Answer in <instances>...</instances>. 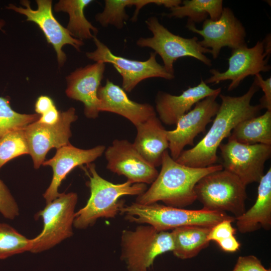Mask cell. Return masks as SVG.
Instances as JSON below:
<instances>
[{
	"label": "cell",
	"instance_id": "cell-1",
	"mask_svg": "<svg viewBox=\"0 0 271 271\" xmlns=\"http://www.w3.org/2000/svg\"><path fill=\"white\" fill-rule=\"evenodd\" d=\"M259 89L253 82L247 91L241 96L219 94L221 103L210 129L196 146L183 151L175 161L192 168L213 165L217 161V151L222 140L230 136L238 123L258 116L262 109L260 104L253 105L250 103Z\"/></svg>",
	"mask_w": 271,
	"mask_h": 271
},
{
	"label": "cell",
	"instance_id": "cell-2",
	"mask_svg": "<svg viewBox=\"0 0 271 271\" xmlns=\"http://www.w3.org/2000/svg\"><path fill=\"white\" fill-rule=\"evenodd\" d=\"M161 166L157 177L148 190L138 196L136 203L162 201L167 206L184 208L196 200L194 187L197 182L206 175L223 169L221 165L202 168L186 166L173 159L167 150L163 155Z\"/></svg>",
	"mask_w": 271,
	"mask_h": 271
},
{
	"label": "cell",
	"instance_id": "cell-3",
	"mask_svg": "<svg viewBox=\"0 0 271 271\" xmlns=\"http://www.w3.org/2000/svg\"><path fill=\"white\" fill-rule=\"evenodd\" d=\"M87 174L89 181L87 185L90 195L84 207L75 213L73 226L85 229L93 225L98 218H114L124 205L119 198L125 195H140L147 189L144 183H132L129 181L114 184L102 178L93 164H87Z\"/></svg>",
	"mask_w": 271,
	"mask_h": 271
},
{
	"label": "cell",
	"instance_id": "cell-4",
	"mask_svg": "<svg viewBox=\"0 0 271 271\" xmlns=\"http://www.w3.org/2000/svg\"><path fill=\"white\" fill-rule=\"evenodd\" d=\"M120 213L132 222L148 224L159 231L176 228L198 225L209 228L224 220H235L234 216L225 212L210 211L202 208L188 210L161 205L157 203L140 204L136 202L123 206Z\"/></svg>",
	"mask_w": 271,
	"mask_h": 271
},
{
	"label": "cell",
	"instance_id": "cell-5",
	"mask_svg": "<svg viewBox=\"0 0 271 271\" xmlns=\"http://www.w3.org/2000/svg\"><path fill=\"white\" fill-rule=\"evenodd\" d=\"M196 200L207 210L232 213L237 217L245 211L246 185L234 174L221 170L202 178L194 187Z\"/></svg>",
	"mask_w": 271,
	"mask_h": 271
},
{
	"label": "cell",
	"instance_id": "cell-6",
	"mask_svg": "<svg viewBox=\"0 0 271 271\" xmlns=\"http://www.w3.org/2000/svg\"><path fill=\"white\" fill-rule=\"evenodd\" d=\"M121 259L128 271H147L159 255L173 251L171 232L159 231L151 225H140L121 235Z\"/></svg>",
	"mask_w": 271,
	"mask_h": 271
},
{
	"label": "cell",
	"instance_id": "cell-7",
	"mask_svg": "<svg viewBox=\"0 0 271 271\" xmlns=\"http://www.w3.org/2000/svg\"><path fill=\"white\" fill-rule=\"evenodd\" d=\"M153 36L140 38L136 42L140 47L152 49L162 58L164 67L168 72L174 74V63L184 57L194 58L207 66L212 65L211 60L206 55L211 50L202 46L197 37L184 38L171 32L162 25L156 17H151L145 22Z\"/></svg>",
	"mask_w": 271,
	"mask_h": 271
},
{
	"label": "cell",
	"instance_id": "cell-8",
	"mask_svg": "<svg viewBox=\"0 0 271 271\" xmlns=\"http://www.w3.org/2000/svg\"><path fill=\"white\" fill-rule=\"evenodd\" d=\"M78 200L76 193H63L38 213L43 221V229L32 239L30 252L47 250L72 236L75 208Z\"/></svg>",
	"mask_w": 271,
	"mask_h": 271
},
{
	"label": "cell",
	"instance_id": "cell-9",
	"mask_svg": "<svg viewBox=\"0 0 271 271\" xmlns=\"http://www.w3.org/2000/svg\"><path fill=\"white\" fill-rule=\"evenodd\" d=\"M93 42L96 49L87 52L88 58L95 62L109 63L113 65L122 77V88L127 92H130L142 81L151 78H161L166 80L174 78V74L167 71L163 65L157 61V54L150 53L146 61L129 59L113 54L109 48L101 42L96 36Z\"/></svg>",
	"mask_w": 271,
	"mask_h": 271
},
{
	"label": "cell",
	"instance_id": "cell-10",
	"mask_svg": "<svg viewBox=\"0 0 271 271\" xmlns=\"http://www.w3.org/2000/svg\"><path fill=\"white\" fill-rule=\"evenodd\" d=\"M219 148L224 170L236 175L246 186L259 182L264 174V164L270 156V145H244L228 138Z\"/></svg>",
	"mask_w": 271,
	"mask_h": 271
},
{
	"label": "cell",
	"instance_id": "cell-11",
	"mask_svg": "<svg viewBox=\"0 0 271 271\" xmlns=\"http://www.w3.org/2000/svg\"><path fill=\"white\" fill-rule=\"evenodd\" d=\"M77 118L75 109L70 107L60 112L59 119L54 124L48 125L36 121L24 129L29 155L35 169L42 165L50 149H58L70 144L69 140L72 136L71 124Z\"/></svg>",
	"mask_w": 271,
	"mask_h": 271
},
{
	"label": "cell",
	"instance_id": "cell-12",
	"mask_svg": "<svg viewBox=\"0 0 271 271\" xmlns=\"http://www.w3.org/2000/svg\"><path fill=\"white\" fill-rule=\"evenodd\" d=\"M186 27L203 38L199 43L211 50L210 54L214 59L217 58L223 47H227L232 50L246 45L245 29L228 7L223 8L217 20H205L201 29H197L195 24L189 20Z\"/></svg>",
	"mask_w": 271,
	"mask_h": 271
},
{
	"label": "cell",
	"instance_id": "cell-13",
	"mask_svg": "<svg viewBox=\"0 0 271 271\" xmlns=\"http://www.w3.org/2000/svg\"><path fill=\"white\" fill-rule=\"evenodd\" d=\"M270 55L265 52L262 41H257L252 47L248 48L245 45L232 49L228 59L227 69L222 72L214 69L210 70L212 75L205 82L206 84H218L229 80L231 82L227 90H233L247 76L269 71Z\"/></svg>",
	"mask_w": 271,
	"mask_h": 271
},
{
	"label": "cell",
	"instance_id": "cell-14",
	"mask_svg": "<svg viewBox=\"0 0 271 271\" xmlns=\"http://www.w3.org/2000/svg\"><path fill=\"white\" fill-rule=\"evenodd\" d=\"M37 9L33 10L30 3L27 0L21 1L25 8L18 7L9 4L6 8L13 10L27 17V21L36 23L44 34L47 42L51 44L57 54V61L60 66H63L66 60L62 48L65 45L72 46L79 51L84 44L83 41L72 37L68 30L63 27L53 16L51 0H37Z\"/></svg>",
	"mask_w": 271,
	"mask_h": 271
},
{
	"label": "cell",
	"instance_id": "cell-15",
	"mask_svg": "<svg viewBox=\"0 0 271 271\" xmlns=\"http://www.w3.org/2000/svg\"><path fill=\"white\" fill-rule=\"evenodd\" d=\"M218 95H210L197 102L179 119L175 129L167 130L170 155L173 159L178 158L186 146H193L195 137L212 121L220 106L216 100Z\"/></svg>",
	"mask_w": 271,
	"mask_h": 271
},
{
	"label": "cell",
	"instance_id": "cell-16",
	"mask_svg": "<svg viewBox=\"0 0 271 271\" xmlns=\"http://www.w3.org/2000/svg\"><path fill=\"white\" fill-rule=\"evenodd\" d=\"M106 168L132 183L152 184L159 172L126 140H114L104 151Z\"/></svg>",
	"mask_w": 271,
	"mask_h": 271
},
{
	"label": "cell",
	"instance_id": "cell-17",
	"mask_svg": "<svg viewBox=\"0 0 271 271\" xmlns=\"http://www.w3.org/2000/svg\"><path fill=\"white\" fill-rule=\"evenodd\" d=\"M105 69V63L95 62L77 69L66 77L67 96L83 103L84 114L89 118H96L100 112L98 90Z\"/></svg>",
	"mask_w": 271,
	"mask_h": 271
},
{
	"label": "cell",
	"instance_id": "cell-18",
	"mask_svg": "<svg viewBox=\"0 0 271 271\" xmlns=\"http://www.w3.org/2000/svg\"><path fill=\"white\" fill-rule=\"evenodd\" d=\"M105 150V147L103 145L84 150L70 144L57 149L55 156L42 164L51 167L53 173L50 184L43 194L46 203L52 201L61 194L58 192L59 188L62 181L73 169L91 163L100 157Z\"/></svg>",
	"mask_w": 271,
	"mask_h": 271
},
{
	"label": "cell",
	"instance_id": "cell-19",
	"mask_svg": "<svg viewBox=\"0 0 271 271\" xmlns=\"http://www.w3.org/2000/svg\"><path fill=\"white\" fill-rule=\"evenodd\" d=\"M221 92V88L212 89L202 79L199 84L189 87L179 95L159 91L155 100L156 112L161 121L165 124H176L197 102L207 96L219 95Z\"/></svg>",
	"mask_w": 271,
	"mask_h": 271
},
{
	"label": "cell",
	"instance_id": "cell-20",
	"mask_svg": "<svg viewBox=\"0 0 271 271\" xmlns=\"http://www.w3.org/2000/svg\"><path fill=\"white\" fill-rule=\"evenodd\" d=\"M100 101L99 111H107L120 115L129 120L135 126L156 116L154 107L147 103L133 101L126 92L109 79L98 90Z\"/></svg>",
	"mask_w": 271,
	"mask_h": 271
},
{
	"label": "cell",
	"instance_id": "cell-21",
	"mask_svg": "<svg viewBox=\"0 0 271 271\" xmlns=\"http://www.w3.org/2000/svg\"><path fill=\"white\" fill-rule=\"evenodd\" d=\"M133 144L140 154L155 167L161 165L164 153L169 148L167 130L157 115L136 126Z\"/></svg>",
	"mask_w": 271,
	"mask_h": 271
},
{
	"label": "cell",
	"instance_id": "cell-22",
	"mask_svg": "<svg viewBox=\"0 0 271 271\" xmlns=\"http://www.w3.org/2000/svg\"><path fill=\"white\" fill-rule=\"evenodd\" d=\"M257 196L253 205L236 217L238 230L241 233L271 227V168L259 181Z\"/></svg>",
	"mask_w": 271,
	"mask_h": 271
},
{
	"label": "cell",
	"instance_id": "cell-23",
	"mask_svg": "<svg viewBox=\"0 0 271 271\" xmlns=\"http://www.w3.org/2000/svg\"><path fill=\"white\" fill-rule=\"evenodd\" d=\"M211 228L198 225H189L176 228L171 231L174 243V255L180 259L194 257L210 241L208 235Z\"/></svg>",
	"mask_w": 271,
	"mask_h": 271
},
{
	"label": "cell",
	"instance_id": "cell-24",
	"mask_svg": "<svg viewBox=\"0 0 271 271\" xmlns=\"http://www.w3.org/2000/svg\"><path fill=\"white\" fill-rule=\"evenodd\" d=\"M228 138L244 145L271 146V111L238 123Z\"/></svg>",
	"mask_w": 271,
	"mask_h": 271
},
{
	"label": "cell",
	"instance_id": "cell-25",
	"mask_svg": "<svg viewBox=\"0 0 271 271\" xmlns=\"http://www.w3.org/2000/svg\"><path fill=\"white\" fill-rule=\"evenodd\" d=\"M92 0H60L55 4L56 12L68 14L69 20L66 29L74 38L82 40L93 39L98 29L89 22L84 15V9Z\"/></svg>",
	"mask_w": 271,
	"mask_h": 271
},
{
	"label": "cell",
	"instance_id": "cell-26",
	"mask_svg": "<svg viewBox=\"0 0 271 271\" xmlns=\"http://www.w3.org/2000/svg\"><path fill=\"white\" fill-rule=\"evenodd\" d=\"M222 0H185L177 7L170 9V12L163 14L169 18L188 17L194 23L203 22L209 16L212 21L217 20L223 10Z\"/></svg>",
	"mask_w": 271,
	"mask_h": 271
},
{
	"label": "cell",
	"instance_id": "cell-27",
	"mask_svg": "<svg viewBox=\"0 0 271 271\" xmlns=\"http://www.w3.org/2000/svg\"><path fill=\"white\" fill-rule=\"evenodd\" d=\"M105 6L102 12L95 16V19L102 27H107L109 25L118 29H122L124 22L129 16L125 12L126 7L134 6L136 10L131 19L135 22L138 20L141 9L146 5L155 4L159 5V0H105Z\"/></svg>",
	"mask_w": 271,
	"mask_h": 271
},
{
	"label": "cell",
	"instance_id": "cell-28",
	"mask_svg": "<svg viewBox=\"0 0 271 271\" xmlns=\"http://www.w3.org/2000/svg\"><path fill=\"white\" fill-rule=\"evenodd\" d=\"M32 246V239H28L7 224L0 223V259L30 251Z\"/></svg>",
	"mask_w": 271,
	"mask_h": 271
},
{
	"label": "cell",
	"instance_id": "cell-29",
	"mask_svg": "<svg viewBox=\"0 0 271 271\" xmlns=\"http://www.w3.org/2000/svg\"><path fill=\"white\" fill-rule=\"evenodd\" d=\"M40 117L38 114H21L15 111L8 99L0 97V138L12 131L25 128Z\"/></svg>",
	"mask_w": 271,
	"mask_h": 271
},
{
	"label": "cell",
	"instance_id": "cell-30",
	"mask_svg": "<svg viewBox=\"0 0 271 271\" xmlns=\"http://www.w3.org/2000/svg\"><path fill=\"white\" fill-rule=\"evenodd\" d=\"M24 129L12 131L0 138V169L14 158L29 154Z\"/></svg>",
	"mask_w": 271,
	"mask_h": 271
},
{
	"label": "cell",
	"instance_id": "cell-31",
	"mask_svg": "<svg viewBox=\"0 0 271 271\" xmlns=\"http://www.w3.org/2000/svg\"><path fill=\"white\" fill-rule=\"evenodd\" d=\"M0 213L6 218L13 219L19 214L17 202L8 188L0 179Z\"/></svg>",
	"mask_w": 271,
	"mask_h": 271
},
{
	"label": "cell",
	"instance_id": "cell-32",
	"mask_svg": "<svg viewBox=\"0 0 271 271\" xmlns=\"http://www.w3.org/2000/svg\"><path fill=\"white\" fill-rule=\"evenodd\" d=\"M233 222L231 220H224L211 227L208 235V240L217 243L234 236L236 229L232 225Z\"/></svg>",
	"mask_w": 271,
	"mask_h": 271
},
{
	"label": "cell",
	"instance_id": "cell-33",
	"mask_svg": "<svg viewBox=\"0 0 271 271\" xmlns=\"http://www.w3.org/2000/svg\"><path fill=\"white\" fill-rule=\"evenodd\" d=\"M231 271H271L266 269L256 256L250 255L239 256Z\"/></svg>",
	"mask_w": 271,
	"mask_h": 271
},
{
	"label": "cell",
	"instance_id": "cell-34",
	"mask_svg": "<svg viewBox=\"0 0 271 271\" xmlns=\"http://www.w3.org/2000/svg\"><path fill=\"white\" fill-rule=\"evenodd\" d=\"M253 82L259 88H261L264 93L260 100L259 104L262 108L271 111V78L264 80L259 73L255 75Z\"/></svg>",
	"mask_w": 271,
	"mask_h": 271
},
{
	"label": "cell",
	"instance_id": "cell-35",
	"mask_svg": "<svg viewBox=\"0 0 271 271\" xmlns=\"http://www.w3.org/2000/svg\"><path fill=\"white\" fill-rule=\"evenodd\" d=\"M55 106V103L51 98L48 96L41 95L38 98L35 108L37 114L41 115Z\"/></svg>",
	"mask_w": 271,
	"mask_h": 271
},
{
	"label": "cell",
	"instance_id": "cell-36",
	"mask_svg": "<svg viewBox=\"0 0 271 271\" xmlns=\"http://www.w3.org/2000/svg\"><path fill=\"white\" fill-rule=\"evenodd\" d=\"M60 114V112L57 110L55 106L45 113L41 115L37 121L44 124L53 125L58 121Z\"/></svg>",
	"mask_w": 271,
	"mask_h": 271
},
{
	"label": "cell",
	"instance_id": "cell-37",
	"mask_svg": "<svg viewBox=\"0 0 271 271\" xmlns=\"http://www.w3.org/2000/svg\"><path fill=\"white\" fill-rule=\"evenodd\" d=\"M220 248L224 251L234 252L239 249L240 243L234 236H230L217 243Z\"/></svg>",
	"mask_w": 271,
	"mask_h": 271
},
{
	"label": "cell",
	"instance_id": "cell-38",
	"mask_svg": "<svg viewBox=\"0 0 271 271\" xmlns=\"http://www.w3.org/2000/svg\"><path fill=\"white\" fill-rule=\"evenodd\" d=\"M5 23L3 20H0V30H2L3 27L4 26Z\"/></svg>",
	"mask_w": 271,
	"mask_h": 271
}]
</instances>
